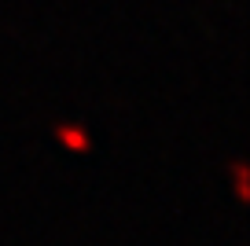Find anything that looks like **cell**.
<instances>
[{
	"label": "cell",
	"mask_w": 250,
	"mask_h": 246,
	"mask_svg": "<svg viewBox=\"0 0 250 246\" xmlns=\"http://www.w3.org/2000/svg\"><path fill=\"white\" fill-rule=\"evenodd\" d=\"M59 136H62V144H66V147H74V151H88L85 136H81L78 129H59Z\"/></svg>",
	"instance_id": "cell-1"
}]
</instances>
